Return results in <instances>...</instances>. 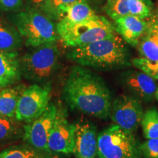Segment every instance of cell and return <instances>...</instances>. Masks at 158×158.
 <instances>
[{
    "label": "cell",
    "instance_id": "25",
    "mask_svg": "<svg viewBox=\"0 0 158 158\" xmlns=\"http://www.w3.org/2000/svg\"><path fill=\"white\" fill-rule=\"evenodd\" d=\"M131 64L139 70L149 75L155 80H158V62H152L147 59L138 57L131 60Z\"/></svg>",
    "mask_w": 158,
    "mask_h": 158
},
{
    "label": "cell",
    "instance_id": "30",
    "mask_svg": "<svg viewBox=\"0 0 158 158\" xmlns=\"http://www.w3.org/2000/svg\"><path fill=\"white\" fill-rule=\"evenodd\" d=\"M110 1H112V0H108V2H110Z\"/></svg>",
    "mask_w": 158,
    "mask_h": 158
},
{
    "label": "cell",
    "instance_id": "5",
    "mask_svg": "<svg viewBox=\"0 0 158 158\" xmlns=\"http://www.w3.org/2000/svg\"><path fill=\"white\" fill-rule=\"evenodd\" d=\"M56 29L59 38L64 45L71 48L89 44L116 35L113 23L98 15L74 24L58 22Z\"/></svg>",
    "mask_w": 158,
    "mask_h": 158
},
{
    "label": "cell",
    "instance_id": "28",
    "mask_svg": "<svg viewBox=\"0 0 158 158\" xmlns=\"http://www.w3.org/2000/svg\"><path fill=\"white\" fill-rule=\"evenodd\" d=\"M45 1L46 0H24L26 4H27L26 7H31V8L38 10L41 9Z\"/></svg>",
    "mask_w": 158,
    "mask_h": 158
},
{
    "label": "cell",
    "instance_id": "19",
    "mask_svg": "<svg viewBox=\"0 0 158 158\" xmlns=\"http://www.w3.org/2000/svg\"><path fill=\"white\" fill-rule=\"evenodd\" d=\"M24 135V124L15 118L0 115V143L19 139Z\"/></svg>",
    "mask_w": 158,
    "mask_h": 158
},
{
    "label": "cell",
    "instance_id": "14",
    "mask_svg": "<svg viewBox=\"0 0 158 158\" xmlns=\"http://www.w3.org/2000/svg\"><path fill=\"white\" fill-rule=\"evenodd\" d=\"M141 57L152 62H158V17L148 20L147 29L137 45Z\"/></svg>",
    "mask_w": 158,
    "mask_h": 158
},
{
    "label": "cell",
    "instance_id": "26",
    "mask_svg": "<svg viewBox=\"0 0 158 158\" xmlns=\"http://www.w3.org/2000/svg\"><path fill=\"white\" fill-rule=\"evenodd\" d=\"M141 152L144 158H158V138L146 140L141 144Z\"/></svg>",
    "mask_w": 158,
    "mask_h": 158
},
{
    "label": "cell",
    "instance_id": "11",
    "mask_svg": "<svg viewBox=\"0 0 158 158\" xmlns=\"http://www.w3.org/2000/svg\"><path fill=\"white\" fill-rule=\"evenodd\" d=\"M74 148L76 158H98V133L94 124L87 120H79L73 124Z\"/></svg>",
    "mask_w": 158,
    "mask_h": 158
},
{
    "label": "cell",
    "instance_id": "2",
    "mask_svg": "<svg viewBox=\"0 0 158 158\" xmlns=\"http://www.w3.org/2000/svg\"><path fill=\"white\" fill-rule=\"evenodd\" d=\"M67 57L78 65L98 70H114L130 66V53L118 35L89 44L74 47Z\"/></svg>",
    "mask_w": 158,
    "mask_h": 158
},
{
    "label": "cell",
    "instance_id": "7",
    "mask_svg": "<svg viewBox=\"0 0 158 158\" xmlns=\"http://www.w3.org/2000/svg\"><path fill=\"white\" fill-rule=\"evenodd\" d=\"M51 88L48 84H32L26 87L20 97L15 118L29 123L40 116L50 103Z\"/></svg>",
    "mask_w": 158,
    "mask_h": 158
},
{
    "label": "cell",
    "instance_id": "20",
    "mask_svg": "<svg viewBox=\"0 0 158 158\" xmlns=\"http://www.w3.org/2000/svg\"><path fill=\"white\" fill-rule=\"evenodd\" d=\"M0 158H54V156L43 152L27 143L4 149L0 152Z\"/></svg>",
    "mask_w": 158,
    "mask_h": 158
},
{
    "label": "cell",
    "instance_id": "9",
    "mask_svg": "<svg viewBox=\"0 0 158 158\" xmlns=\"http://www.w3.org/2000/svg\"><path fill=\"white\" fill-rule=\"evenodd\" d=\"M73 124L69 123L66 112L62 108H56L54 124L49 133L48 149L54 156L58 154L70 155L73 153Z\"/></svg>",
    "mask_w": 158,
    "mask_h": 158
},
{
    "label": "cell",
    "instance_id": "4",
    "mask_svg": "<svg viewBox=\"0 0 158 158\" xmlns=\"http://www.w3.org/2000/svg\"><path fill=\"white\" fill-rule=\"evenodd\" d=\"M31 48L19 58L21 76L31 81L46 85L60 66V51L56 42Z\"/></svg>",
    "mask_w": 158,
    "mask_h": 158
},
{
    "label": "cell",
    "instance_id": "31",
    "mask_svg": "<svg viewBox=\"0 0 158 158\" xmlns=\"http://www.w3.org/2000/svg\"><path fill=\"white\" fill-rule=\"evenodd\" d=\"M157 17H158V13H157Z\"/></svg>",
    "mask_w": 158,
    "mask_h": 158
},
{
    "label": "cell",
    "instance_id": "21",
    "mask_svg": "<svg viewBox=\"0 0 158 158\" xmlns=\"http://www.w3.org/2000/svg\"><path fill=\"white\" fill-rule=\"evenodd\" d=\"M141 124L146 139L158 138V110L157 108H151L143 112Z\"/></svg>",
    "mask_w": 158,
    "mask_h": 158
},
{
    "label": "cell",
    "instance_id": "29",
    "mask_svg": "<svg viewBox=\"0 0 158 158\" xmlns=\"http://www.w3.org/2000/svg\"><path fill=\"white\" fill-rule=\"evenodd\" d=\"M156 99L158 100V86H157V92H156Z\"/></svg>",
    "mask_w": 158,
    "mask_h": 158
},
{
    "label": "cell",
    "instance_id": "18",
    "mask_svg": "<svg viewBox=\"0 0 158 158\" xmlns=\"http://www.w3.org/2000/svg\"><path fill=\"white\" fill-rule=\"evenodd\" d=\"M25 88L23 85H11L0 90V115L15 118L19 98Z\"/></svg>",
    "mask_w": 158,
    "mask_h": 158
},
{
    "label": "cell",
    "instance_id": "27",
    "mask_svg": "<svg viewBox=\"0 0 158 158\" xmlns=\"http://www.w3.org/2000/svg\"><path fill=\"white\" fill-rule=\"evenodd\" d=\"M24 0H0V11L18 13L23 10Z\"/></svg>",
    "mask_w": 158,
    "mask_h": 158
},
{
    "label": "cell",
    "instance_id": "24",
    "mask_svg": "<svg viewBox=\"0 0 158 158\" xmlns=\"http://www.w3.org/2000/svg\"><path fill=\"white\" fill-rule=\"evenodd\" d=\"M127 1L128 0H112L108 2L106 6V13L114 21L120 17L130 15Z\"/></svg>",
    "mask_w": 158,
    "mask_h": 158
},
{
    "label": "cell",
    "instance_id": "1",
    "mask_svg": "<svg viewBox=\"0 0 158 158\" xmlns=\"http://www.w3.org/2000/svg\"><path fill=\"white\" fill-rule=\"evenodd\" d=\"M63 98L72 109L106 119L110 116L111 95L104 81L86 67L71 69L63 87Z\"/></svg>",
    "mask_w": 158,
    "mask_h": 158
},
{
    "label": "cell",
    "instance_id": "15",
    "mask_svg": "<svg viewBox=\"0 0 158 158\" xmlns=\"http://www.w3.org/2000/svg\"><path fill=\"white\" fill-rule=\"evenodd\" d=\"M21 78L18 52L0 51V89L16 84Z\"/></svg>",
    "mask_w": 158,
    "mask_h": 158
},
{
    "label": "cell",
    "instance_id": "16",
    "mask_svg": "<svg viewBox=\"0 0 158 158\" xmlns=\"http://www.w3.org/2000/svg\"><path fill=\"white\" fill-rule=\"evenodd\" d=\"M22 44L23 40L14 23L0 13V51L17 52Z\"/></svg>",
    "mask_w": 158,
    "mask_h": 158
},
{
    "label": "cell",
    "instance_id": "10",
    "mask_svg": "<svg viewBox=\"0 0 158 158\" xmlns=\"http://www.w3.org/2000/svg\"><path fill=\"white\" fill-rule=\"evenodd\" d=\"M56 108L54 103L50 102L40 116L29 123L24 124L23 138L26 143L49 155L51 154L48 149V140L56 116Z\"/></svg>",
    "mask_w": 158,
    "mask_h": 158
},
{
    "label": "cell",
    "instance_id": "17",
    "mask_svg": "<svg viewBox=\"0 0 158 158\" xmlns=\"http://www.w3.org/2000/svg\"><path fill=\"white\" fill-rule=\"evenodd\" d=\"M97 14L86 1L73 3L59 13L57 21L67 24L80 23L95 16Z\"/></svg>",
    "mask_w": 158,
    "mask_h": 158
},
{
    "label": "cell",
    "instance_id": "6",
    "mask_svg": "<svg viewBox=\"0 0 158 158\" xmlns=\"http://www.w3.org/2000/svg\"><path fill=\"white\" fill-rule=\"evenodd\" d=\"M141 144L134 133L116 124L98 134V158H141Z\"/></svg>",
    "mask_w": 158,
    "mask_h": 158
},
{
    "label": "cell",
    "instance_id": "23",
    "mask_svg": "<svg viewBox=\"0 0 158 158\" xmlns=\"http://www.w3.org/2000/svg\"><path fill=\"white\" fill-rule=\"evenodd\" d=\"M127 7L130 15L142 19L152 16V2L151 0H128Z\"/></svg>",
    "mask_w": 158,
    "mask_h": 158
},
{
    "label": "cell",
    "instance_id": "3",
    "mask_svg": "<svg viewBox=\"0 0 158 158\" xmlns=\"http://www.w3.org/2000/svg\"><path fill=\"white\" fill-rule=\"evenodd\" d=\"M12 22L28 47H37L59 39L56 25L42 10L26 7L12 16Z\"/></svg>",
    "mask_w": 158,
    "mask_h": 158
},
{
    "label": "cell",
    "instance_id": "8",
    "mask_svg": "<svg viewBox=\"0 0 158 158\" xmlns=\"http://www.w3.org/2000/svg\"><path fill=\"white\" fill-rule=\"evenodd\" d=\"M143 115L139 99L133 95L121 94L112 102L109 116L118 127L134 133L141 124Z\"/></svg>",
    "mask_w": 158,
    "mask_h": 158
},
{
    "label": "cell",
    "instance_id": "12",
    "mask_svg": "<svg viewBox=\"0 0 158 158\" xmlns=\"http://www.w3.org/2000/svg\"><path fill=\"white\" fill-rule=\"evenodd\" d=\"M122 84L132 95L145 102L156 99L157 84L155 79L141 70H130L122 75Z\"/></svg>",
    "mask_w": 158,
    "mask_h": 158
},
{
    "label": "cell",
    "instance_id": "13",
    "mask_svg": "<svg viewBox=\"0 0 158 158\" xmlns=\"http://www.w3.org/2000/svg\"><path fill=\"white\" fill-rule=\"evenodd\" d=\"M115 31L121 35L124 42L137 47L140 40L147 29L148 21L135 15H127L114 20Z\"/></svg>",
    "mask_w": 158,
    "mask_h": 158
},
{
    "label": "cell",
    "instance_id": "22",
    "mask_svg": "<svg viewBox=\"0 0 158 158\" xmlns=\"http://www.w3.org/2000/svg\"><path fill=\"white\" fill-rule=\"evenodd\" d=\"M81 1L87 2L88 0H46L41 7L40 10L54 21H57L59 13L63 9L72 4Z\"/></svg>",
    "mask_w": 158,
    "mask_h": 158
}]
</instances>
